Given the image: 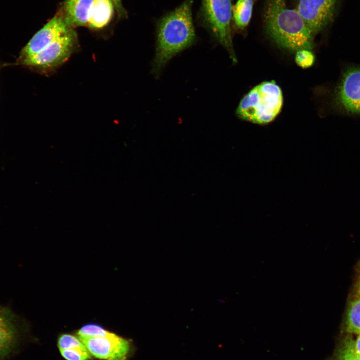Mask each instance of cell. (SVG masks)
Here are the masks:
<instances>
[{
    "instance_id": "obj_14",
    "label": "cell",
    "mask_w": 360,
    "mask_h": 360,
    "mask_svg": "<svg viewBox=\"0 0 360 360\" xmlns=\"http://www.w3.org/2000/svg\"><path fill=\"white\" fill-rule=\"evenodd\" d=\"M253 0H238L232 9L234 24L240 29L245 28L250 24L252 14Z\"/></svg>"
},
{
    "instance_id": "obj_7",
    "label": "cell",
    "mask_w": 360,
    "mask_h": 360,
    "mask_svg": "<svg viewBox=\"0 0 360 360\" xmlns=\"http://www.w3.org/2000/svg\"><path fill=\"white\" fill-rule=\"evenodd\" d=\"M80 339L92 356L100 360H126L132 350L128 340L105 328L96 336Z\"/></svg>"
},
{
    "instance_id": "obj_1",
    "label": "cell",
    "mask_w": 360,
    "mask_h": 360,
    "mask_svg": "<svg viewBox=\"0 0 360 360\" xmlns=\"http://www.w3.org/2000/svg\"><path fill=\"white\" fill-rule=\"evenodd\" d=\"M193 0H186L163 17L158 24L156 55L153 73L158 76L168 62L190 46L196 39L192 17Z\"/></svg>"
},
{
    "instance_id": "obj_17",
    "label": "cell",
    "mask_w": 360,
    "mask_h": 360,
    "mask_svg": "<svg viewBox=\"0 0 360 360\" xmlns=\"http://www.w3.org/2000/svg\"><path fill=\"white\" fill-rule=\"evenodd\" d=\"M338 360H360V357L357 356L354 350L352 340L346 344Z\"/></svg>"
},
{
    "instance_id": "obj_20",
    "label": "cell",
    "mask_w": 360,
    "mask_h": 360,
    "mask_svg": "<svg viewBox=\"0 0 360 360\" xmlns=\"http://www.w3.org/2000/svg\"><path fill=\"white\" fill-rule=\"evenodd\" d=\"M358 294L360 295V278L358 283Z\"/></svg>"
},
{
    "instance_id": "obj_16",
    "label": "cell",
    "mask_w": 360,
    "mask_h": 360,
    "mask_svg": "<svg viewBox=\"0 0 360 360\" xmlns=\"http://www.w3.org/2000/svg\"><path fill=\"white\" fill-rule=\"evenodd\" d=\"M296 62L302 68L311 67L315 62V56L311 50L302 49L296 52Z\"/></svg>"
},
{
    "instance_id": "obj_3",
    "label": "cell",
    "mask_w": 360,
    "mask_h": 360,
    "mask_svg": "<svg viewBox=\"0 0 360 360\" xmlns=\"http://www.w3.org/2000/svg\"><path fill=\"white\" fill-rule=\"evenodd\" d=\"M284 98L280 88L274 81L255 86L241 100L236 110L242 120L258 124H268L280 113Z\"/></svg>"
},
{
    "instance_id": "obj_4",
    "label": "cell",
    "mask_w": 360,
    "mask_h": 360,
    "mask_svg": "<svg viewBox=\"0 0 360 360\" xmlns=\"http://www.w3.org/2000/svg\"><path fill=\"white\" fill-rule=\"evenodd\" d=\"M332 105L340 115L360 118V66H348L342 72Z\"/></svg>"
},
{
    "instance_id": "obj_15",
    "label": "cell",
    "mask_w": 360,
    "mask_h": 360,
    "mask_svg": "<svg viewBox=\"0 0 360 360\" xmlns=\"http://www.w3.org/2000/svg\"><path fill=\"white\" fill-rule=\"evenodd\" d=\"M346 328L348 332L360 334V298L352 302L349 306Z\"/></svg>"
},
{
    "instance_id": "obj_9",
    "label": "cell",
    "mask_w": 360,
    "mask_h": 360,
    "mask_svg": "<svg viewBox=\"0 0 360 360\" xmlns=\"http://www.w3.org/2000/svg\"><path fill=\"white\" fill-rule=\"evenodd\" d=\"M72 28L66 24L61 13L58 12L34 36L22 49L17 60H24L40 52Z\"/></svg>"
},
{
    "instance_id": "obj_5",
    "label": "cell",
    "mask_w": 360,
    "mask_h": 360,
    "mask_svg": "<svg viewBox=\"0 0 360 360\" xmlns=\"http://www.w3.org/2000/svg\"><path fill=\"white\" fill-rule=\"evenodd\" d=\"M204 22L219 42L228 51L234 62L236 58L232 46L231 0H202Z\"/></svg>"
},
{
    "instance_id": "obj_12",
    "label": "cell",
    "mask_w": 360,
    "mask_h": 360,
    "mask_svg": "<svg viewBox=\"0 0 360 360\" xmlns=\"http://www.w3.org/2000/svg\"><path fill=\"white\" fill-rule=\"evenodd\" d=\"M61 356L66 360H90L92 355L78 336L69 334L61 335L58 340Z\"/></svg>"
},
{
    "instance_id": "obj_11",
    "label": "cell",
    "mask_w": 360,
    "mask_h": 360,
    "mask_svg": "<svg viewBox=\"0 0 360 360\" xmlns=\"http://www.w3.org/2000/svg\"><path fill=\"white\" fill-rule=\"evenodd\" d=\"M94 0H65L60 12L70 28L88 25Z\"/></svg>"
},
{
    "instance_id": "obj_2",
    "label": "cell",
    "mask_w": 360,
    "mask_h": 360,
    "mask_svg": "<svg viewBox=\"0 0 360 360\" xmlns=\"http://www.w3.org/2000/svg\"><path fill=\"white\" fill-rule=\"evenodd\" d=\"M264 20L267 33L279 46L296 52L312 50L314 36L296 10L288 8L286 0H266Z\"/></svg>"
},
{
    "instance_id": "obj_6",
    "label": "cell",
    "mask_w": 360,
    "mask_h": 360,
    "mask_svg": "<svg viewBox=\"0 0 360 360\" xmlns=\"http://www.w3.org/2000/svg\"><path fill=\"white\" fill-rule=\"evenodd\" d=\"M76 35L72 28L40 52L26 58L17 60L16 65L44 71L57 67L70 58L76 44Z\"/></svg>"
},
{
    "instance_id": "obj_19",
    "label": "cell",
    "mask_w": 360,
    "mask_h": 360,
    "mask_svg": "<svg viewBox=\"0 0 360 360\" xmlns=\"http://www.w3.org/2000/svg\"><path fill=\"white\" fill-rule=\"evenodd\" d=\"M356 341H352V347L356 354L360 357V334Z\"/></svg>"
},
{
    "instance_id": "obj_13",
    "label": "cell",
    "mask_w": 360,
    "mask_h": 360,
    "mask_svg": "<svg viewBox=\"0 0 360 360\" xmlns=\"http://www.w3.org/2000/svg\"><path fill=\"white\" fill-rule=\"evenodd\" d=\"M114 10L111 0H94L88 26L95 30L104 28L111 21Z\"/></svg>"
},
{
    "instance_id": "obj_18",
    "label": "cell",
    "mask_w": 360,
    "mask_h": 360,
    "mask_svg": "<svg viewBox=\"0 0 360 360\" xmlns=\"http://www.w3.org/2000/svg\"><path fill=\"white\" fill-rule=\"evenodd\" d=\"M114 4L115 10L118 19L125 18L128 16V12L122 6V0H111Z\"/></svg>"
},
{
    "instance_id": "obj_10",
    "label": "cell",
    "mask_w": 360,
    "mask_h": 360,
    "mask_svg": "<svg viewBox=\"0 0 360 360\" xmlns=\"http://www.w3.org/2000/svg\"><path fill=\"white\" fill-rule=\"evenodd\" d=\"M19 334L16 316L10 308L0 306V360L8 357L16 348Z\"/></svg>"
},
{
    "instance_id": "obj_8",
    "label": "cell",
    "mask_w": 360,
    "mask_h": 360,
    "mask_svg": "<svg viewBox=\"0 0 360 360\" xmlns=\"http://www.w3.org/2000/svg\"><path fill=\"white\" fill-rule=\"evenodd\" d=\"M338 0H299L296 10L314 36L332 21Z\"/></svg>"
}]
</instances>
